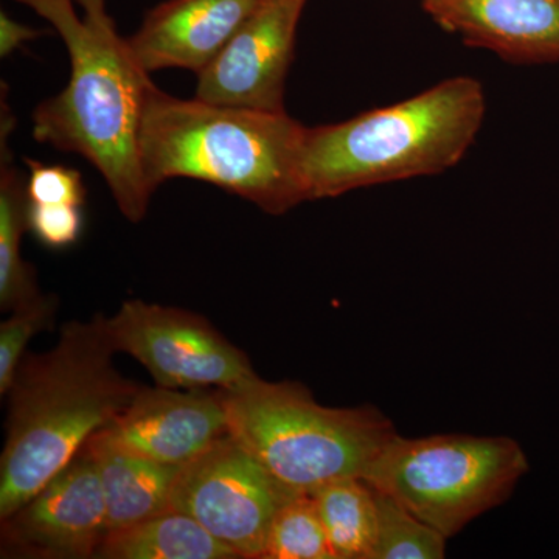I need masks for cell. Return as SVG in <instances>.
I'll return each instance as SVG.
<instances>
[{
  "mask_svg": "<svg viewBox=\"0 0 559 559\" xmlns=\"http://www.w3.org/2000/svg\"><path fill=\"white\" fill-rule=\"evenodd\" d=\"M528 469L527 455L509 437L396 433L366 479L450 539L507 502Z\"/></svg>",
  "mask_w": 559,
  "mask_h": 559,
  "instance_id": "6",
  "label": "cell"
},
{
  "mask_svg": "<svg viewBox=\"0 0 559 559\" xmlns=\"http://www.w3.org/2000/svg\"><path fill=\"white\" fill-rule=\"evenodd\" d=\"M31 175L27 178L28 201L32 204H84L86 189L76 170L62 165H46L25 159Z\"/></svg>",
  "mask_w": 559,
  "mask_h": 559,
  "instance_id": "21",
  "label": "cell"
},
{
  "mask_svg": "<svg viewBox=\"0 0 559 559\" xmlns=\"http://www.w3.org/2000/svg\"><path fill=\"white\" fill-rule=\"evenodd\" d=\"M261 559H336L310 492H297L280 507Z\"/></svg>",
  "mask_w": 559,
  "mask_h": 559,
  "instance_id": "18",
  "label": "cell"
},
{
  "mask_svg": "<svg viewBox=\"0 0 559 559\" xmlns=\"http://www.w3.org/2000/svg\"><path fill=\"white\" fill-rule=\"evenodd\" d=\"M28 230L50 248H66L79 240L83 230V213L79 205L32 204L31 202Z\"/></svg>",
  "mask_w": 559,
  "mask_h": 559,
  "instance_id": "22",
  "label": "cell"
},
{
  "mask_svg": "<svg viewBox=\"0 0 559 559\" xmlns=\"http://www.w3.org/2000/svg\"><path fill=\"white\" fill-rule=\"evenodd\" d=\"M14 117L2 100L0 130V308L14 311L43 296L35 270L22 259L21 245L28 230L27 179L14 165L9 140Z\"/></svg>",
  "mask_w": 559,
  "mask_h": 559,
  "instance_id": "15",
  "label": "cell"
},
{
  "mask_svg": "<svg viewBox=\"0 0 559 559\" xmlns=\"http://www.w3.org/2000/svg\"><path fill=\"white\" fill-rule=\"evenodd\" d=\"M307 2L266 0L216 60L198 73L197 98L234 108L283 112L297 25Z\"/></svg>",
  "mask_w": 559,
  "mask_h": 559,
  "instance_id": "10",
  "label": "cell"
},
{
  "mask_svg": "<svg viewBox=\"0 0 559 559\" xmlns=\"http://www.w3.org/2000/svg\"><path fill=\"white\" fill-rule=\"evenodd\" d=\"M423 7L444 31L506 60L559 61V0H423Z\"/></svg>",
  "mask_w": 559,
  "mask_h": 559,
  "instance_id": "13",
  "label": "cell"
},
{
  "mask_svg": "<svg viewBox=\"0 0 559 559\" xmlns=\"http://www.w3.org/2000/svg\"><path fill=\"white\" fill-rule=\"evenodd\" d=\"M38 13L69 51L68 86L33 112V138L90 160L121 215L139 223L151 190L140 162V128L150 73L121 38L106 0H16Z\"/></svg>",
  "mask_w": 559,
  "mask_h": 559,
  "instance_id": "1",
  "label": "cell"
},
{
  "mask_svg": "<svg viewBox=\"0 0 559 559\" xmlns=\"http://www.w3.org/2000/svg\"><path fill=\"white\" fill-rule=\"evenodd\" d=\"M223 396L231 436L290 492L366 477L399 433L377 407L323 406L300 382H271L255 374L223 390Z\"/></svg>",
  "mask_w": 559,
  "mask_h": 559,
  "instance_id": "5",
  "label": "cell"
},
{
  "mask_svg": "<svg viewBox=\"0 0 559 559\" xmlns=\"http://www.w3.org/2000/svg\"><path fill=\"white\" fill-rule=\"evenodd\" d=\"M227 432L223 390L140 385L131 403L97 433L121 450L183 465Z\"/></svg>",
  "mask_w": 559,
  "mask_h": 559,
  "instance_id": "11",
  "label": "cell"
},
{
  "mask_svg": "<svg viewBox=\"0 0 559 559\" xmlns=\"http://www.w3.org/2000/svg\"><path fill=\"white\" fill-rule=\"evenodd\" d=\"M485 109L479 81L459 76L388 108L307 128L301 175L308 201L455 167L479 134Z\"/></svg>",
  "mask_w": 559,
  "mask_h": 559,
  "instance_id": "4",
  "label": "cell"
},
{
  "mask_svg": "<svg viewBox=\"0 0 559 559\" xmlns=\"http://www.w3.org/2000/svg\"><path fill=\"white\" fill-rule=\"evenodd\" d=\"M307 127L283 112L171 97L154 84L140 128L151 193L176 178L204 180L283 215L308 201L301 175Z\"/></svg>",
  "mask_w": 559,
  "mask_h": 559,
  "instance_id": "3",
  "label": "cell"
},
{
  "mask_svg": "<svg viewBox=\"0 0 559 559\" xmlns=\"http://www.w3.org/2000/svg\"><path fill=\"white\" fill-rule=\"evenodd\" d=\"M39 36H43V32L11 20L5 11L0 13V55H2V58L10 57L14 50L20 49L28 40L39 38Z\"/></svg>",
  "mask_w": 559,
  "mask_h": 559,
  "instance_id": "23",
  "label": "cell"
},
{
  "mask_svg": "<svg viewBox=\"0 0 559 559\" xmlns=\"http://www.w3.org/2000/svg\"><path fill=\"white\" fill-rule=\"evenodd\" d=\"M108 532L100 474L86 447L2 521L7 551L31 558H97Z\"/></svg>",
  "mask_w": 559,
  "mask_h": 559,
  "instance_id": "9",
  "label": "cell"
},
{
  "mask_svg": "<svg viewBox=\"0 0 559 559\" xmlns=\"http://www.w3.org/2000/svg\"><path fill=\"white\" fill-rule=\"evenodd\" d=\"M336 559H371L378 538L377 488L366 477L329 481L310 492Z\"/></svg>",
  "mask_w": 559,
  "mask_h": 559,
  "instance_id": "17",
  "label": "cell"
},
{
  "mask_svg": "<svg viewBox=\"0 0 559 559\" xmlns=\"http://www.w3.org/2000/svg\"><path fill=\"white\" fill-rule=\"evenodd\" d=\"M378 538L371 559H441L447 536L377 489Z\"/></svg>",
  "mask_w": 559,
  "mask_h": 559,
  "instance_id": "19",
  "label": "cell"
},
{
  "mask_svg": "<svg viewBox=\"0 0 559 559\" xmlns=\"http://www.w3.org/2000/svg\"><path fill=\"white\" fill-rule=\"evenodd\" d=\"M264 3L266 0H167L148 11L128 44L148 73L187 69L198 75Z\"/></svg>",
  "mask_w": 559,
  "mask_h": 559,
  "instance_id": "12",
  "label": "cell"
},
{
  "mask_svg": "<svg viewBox=\"0 0 559 559\" xmlns=\"http://www.w3.org/2000/svg\"><path fill=\"white\" fill-rule=\"evenodd\" d=\"M117 353H127L168 389L230 390L255 377L245 352L193 312L128 300L106 319Z\"/></svg>",
  "mask_w": 559,
  "mask_h": 559,
  "instance_id": "8",
  "label": "cell"
},
{
  "mask_svg": "<svg viewBox=\"0 0 559 559\" xmlns=\"http://www.w3.org/2000/svg\"><path fill=\"white\" fill-rule=\"evenodd\" d=\"M294 495L227 432L180 466L170 507L200 522L238 558L261 559L275 514Z\"/></svg>",
  "mask_w": 559,
  "mask_h": 559,
  "instance_id": "7",
  "label": "cell"
},
{
  "mask_svg": "<svg viewBox=\"0 0 559 559\" xmlns=\"http://www.w3.org/2000/svg\"><path fill=\"white\" fill-rule=\"evenodd\" d=\"M106 318L66 323L49 352L25 355L9 396L0 457V521L53 479L134 399L114 366Z\"/></svg>",
  "mask_w": 559,
  "mask_h": 559,
  "instance_id": "2",
  "label": "cell"
},
{
  "mask_svg": "<svg viewBox=\"0 0 559 559\" xmlns=\"http://www.w3.org/2000/svg\"><path fill=\"white\" fill-rule=\"evenodd\" d=\"M97 558L237 559L238 555L189 514L168 509L148 520L109 530Z\"/></svg>",
  "mask_w": 559,
  "mask_h": 559,
  "instance_id": "16",
  "label": "cell"
},
{
  "mask_svg": "<svg viewBox=\"0 0 559 559\" xmlns=\"http://www.w3.org/2000/svg\"><path fill=\"white\" fill-rule=\"evenodd\" d=\"M57 310V297L43 294L31 304L11 311L13 314L3 320L0 325V395L9 393L28 342L53 325Z\"/></svg>",
  "mask_w": 559,
  "mask_h": 559,
  "instance_id": "20",
  "label": "cell"
},
{
  "mask_svg": "<svg viewBox=\"0 0 559 559\" xmlns=\"http://www.w3.org/2000/svg\"><path fill=\"white\" fill-rule=\"evenodd\" d=\"M97 463L109 530L135 524L171 509L173 485L182 465H167L121 450L95 433L86 443Z\"/></svg>",
  "mask_w": 559,
  "mask_h": 559,
  "instance_id": "14",
  "label": "cell"
}]
</instances>
